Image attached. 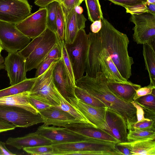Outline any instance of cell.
Masks as SVG:
<instances>
[{"label": "cell", "mask_w": 155, "mask_h": 155, "mask_svg": "<svg viewBox=\"0 0 155 155\" xmlns=\"http://www.w3.org/2000/svg\"><path fill=\"white\" fill-rule=\"evenodd\" d=\"M4 64L11 85L17 84L27 79L25 59L18 51L8 53L4 59Z\"/></svg>", "instance_id": "2e32d148"}, {"label": "cell", "mask_w": 155, "mask_h": 155, "mask_svg": "<svg viewBox=\"0 0 155 155\" xmlns=\"http://www.w3.org/2000/svg\"><path fill=\"white\" fill-rule=\"evenodd\" d=\"M27 0H0V21L16 24L30 15Z\"/></svg>", "instance_id": "8fae6325"}, {"label": "cell", "mask_w": 155, "mask_h": 155, "mask_svg": "<svg viewBox=\"0 0 155 155\" xmlns=\"http://www.w3.org/2000/svg\"><path fill=\"white\" fill-rule=\"evenodd\" d=\"M56 0H35V4L40 7H45L50 3Z\"/></svg>", "instance_id": "681fc988"}, {"label": "cell", "mask_w": 155, "mask_h": 155, "mask_svg": "<svg viewBox=\"0 0 155 155\" xmlns=\"http://www.w3.org/2000/svg\"><path fill=\"white\" fill-rule=\"evenodd\" d=\"M147 1L145 3L140 4L125 9L126 12L131 14L149 13L147 6Z\"/></svg>", "instance_id": "60d3db41"}, {"label": "cell", "mask_w": 155, "mask_h": 155, "mask_svg": "<svg viewBox=\"0 0 155 155\" xmlns=\"http://www.w3.org/2000/svg\"><path fill=\"white\" fill-rule=\"evenodd\" d=\"M37 78V77L27 78L19 83L0 90V98L25 92L30 91Z\"/></svg>", "instance_id": "484cf974"}, {"label": "cell", "mask_w": 155, "mask_h": 155, "mask_svg": "<svg viewBox=\"0 0 155 155\" xmlns=\"http://www.w3.org/2000/svg\"><path fill=\"white\" fill-rule=\"evenodd\" d=\"M65 47L72 65L75 79L78 80L85 72L88 48L87 35L84 29L80 30L73 42L65 43Z\"/></svg>", "instance_id": "5b68a950"}, {"label": "cell", "mask_w": 155, "mask_h": 155, "mask_svg": "<svg viewBox=\"0 0 155 155\" xmlns=\"http://www.w3.org/2000/svg\"><path fill=\"white\" fill-rule=\"evenodd\" d=\"M128 148L132 155H155V140L148 139L117 143Z\"/></svg>", "instance_id": "cb8c5ba5"}, {"label": "cell", "mask_w": 155, "mask_h": 155, "mask_svg": "<svg viewBox=\"0 0 155 155\" xmlns=\"http://www.w3.org/2000/svg\"><path fill=\"white\" fill-rule=\"evenodd\" d=\"M47 16L46 8L40 7L38 11L31 14L15 25L24 34L32 39L47 28Z\"/></svg>", "instance_id": "7c38bea8"}, {"label": "cell", "mask_w": 155, "mask_h": 155, "mask_svg": "<svg viewBox=\"0 0 155 155\" xmlns=\"http://www.w3.org/2000/svg\"><path fill=\"white\" fill-rule=\"evenodd\" d=\"M84 0H56L61 5L64 14H67L80 6Z\"/></svg>", "instance_id": "d590c367"}, {"label": "cell", "mask_w": 155, "mask_h": 155, "mask_svg": "<svg viewBox=\"0 0 155 155\" xmlns=\"http://www.w3.org/2000/svg\"><path fill=\"white\" fill-rule=\"evenodd\" d=\"M69 99L71 105L90 122L98 128L110 134V129L106 119L108 107L92 106L84 103L77 97H69Z\"/></svg>", "instance_id": "4fadbf2b"}, {"label": "cell", "mask_w": 155, "mask_h": 155, "mask_svg": "<svg viewBox=\"0 0 155 155\" xmlns=\"http://www.w3.org/2000/svg\"><path fill=\"white\" fill-rule=\"evenodd\" d=\"M31 40L16 27L15 24L0 21V44L8 53L22 50Z\"/></svg>", "instance_id": "9c48e42d"}, {"label": "cell", "mask_w": 155, "mask_h": 155, "mask_svg": "<svg viewBox=\"0 0 155 155\" xmlns=\"http://www.w3.org/2000/svg\"><path fill=\"white\" fill-rule=\"evenodd\" d=\"M39 114L43 120V124L45 126L52 125L64 127L71 124L84 123L76 120L67 112L52 106L40 111Z\"/></svg>", "instance_id": "e0dca14e"}, {"label": "cell", "mask_w": 155, "mask_h": 155, "mask_svg": "<svg viewBox=\"0 0 155 155\" xmlns=\"http://www.w3.org/2000/svg\"><path fill=\"white\" fill-rule=\"evenodd\" d=\"M16 127L11 124L0 121V133L14 130Z\"/></svg>", "instance_id": "f6af8a7d"}, {"label": "cell", "mask_w": 155, "mask_h": 155, "mask_svg": "<svg viewBox=\"0 0 155 155\" xmlns=\"http://www.w3.org/2000/svg\"><path fill=\"white\" fill-rule=\"evenodd\" d=\"M114 4L124 7L125 9L146 2L147 0H107Z\"/></svg>", "instance_id": "8d00e7d4"}, {"label": "cell", "mask_w": 155, "mask_h": 155, "mask_svg": "<svg viewBox=\"0 0 155 155\" xmlns=\"http://www.w3.org/2000/svg\"><path fill=\"white\" fill-rule=\"evenodd\" d=\"M155 120H151L136 123L132 127L143 130L155 131Z\"/></svg>", "instance_id": "ab89813d"}, {"label": "cell", "mask_w": 155, "mask_h": 155, "mask_svg": "<svg viewBox=\"0 0 155 155\" xmlns=\"http://www.w3.org/2000/svg\"><path fill=\"white\" fill-rule=\"evenodd\" d=\"M0 155H15L14 153L9 150L5 146V143L0 141Z\"/></svg>", "instance_id": "7dc6e473"}, {"label": "cell", "mask_w": 155, "mask_h": 155, "mask_svg": "<svg viewBox=\"0 0 155 155\" xmlns=\"http://www.w3.org/2000/svg\"><path fill=\"white\" fill-rule=\"evenodd\" d=\"M134 101L142 108L155 110V95L151 94L140 97Z\"/></svg>", "instance_id": "e575fe53"}, {"label": "cell", "mask_w": 155, "mask_h": 155, "mask_svg": "<svg viewBox=\"0 0 155 155\" xmlns=\"http://www.w3.org/2000/svg\"><path fill=\"white\" fill-rule=\"evenodd\" d=\"M143 53L150 81V84L155 86V40L143 44Z\"/></svg>", "instance_id": "d4e9b609"}, {"label": "cell", "mask_w": 155, "mask_h": 155, "mask_svg": "<svg viewBox=\"0 0 155 155\" xmlns=\"http://www.w3.org/2000/svg\"><path fill=\"white\" fill-rule=\"evenodd\" d=\"M65 21V42L71 44L74 41L78 31L84 29L87 20L82 14L77 13L74 9L67 14H64Z\"/></svg>", "instance_id": "d6986e66"}, {"label": "cell", "mask_w": 155, "mask_h": 155, "mask_svg": "<svg viewBox=\"0 0 155 155\" xmlns=\"http://www.w3.org/2000/svg\"><path fill=\"white\" fill-rule=\"evenodd\" d=\"M58 60L54 59H47L43 60L36 69L35 77H38L41 75L47 70L53 62Z\"/></svg>", "instance_id": "f35d334b"}, {"label": "cell", "mask_w": 155, "mask_h": 155, "mask_svg": "<svg viewBox=\"0 0 155 155\" xmlns=\"http://www.w3.org/2000/svg\"><path fill=\"white\" fill-rule=\"evenodd\" d=\"M106 119L110 129V133L120 142L128 141L127 129L126 122L119 114L108 108L107 109Z\"/></svg>", "instance_id": "ffe728a7"}, {"label": "cell", "mask_w": 155, "mask_h": 155, "mask_svg": "<svg viewBox=\"0 0 155 155\" xmlns=\"http://www.w3.org/2000/svg\"><path fill=\"white\" fill-rule=\"evenodd\" d=\"M131 103L135 107L136 109V116L137 120L136 123L144 121H150L152 120L144 117V111L143 108L135 101H133L131 102Z\"/></svg>", "instance_id": "b9f144b4"}, {"label": "cell", "mask_w": 155, "mask_h": 155, "mask_svg": "<svg viewBox=\"0 0 155 155\" xmlns=\"http://www.w3.org/2000/svg\"><path fill=\"white\" fill-rule=\"evenodd\" d=\"M35 132L51 140L52 144L86 141L91 138L64 127L49 126L44 124L39 126Z\"/></svg>", "instance_id": "5bb4252c"}, {"label": "cell", "mask_w": 155, "mask_h": 155, "mask_svg": "<svg viewBox=\"0 0 155 155\" xmlns=\"http://www.w3.org/2000/svg\"><path fill=\"white\" fill-rule=\"evenodd\" d=\"M57 93L60 100V104L58 106H53L54 107L67 112L78 120L81 121L85 124L92 125L98 128L90 122L81 113L74 108L62 96L58 90Z\"/></svg>", "instance_id": "4316f807"}, {"label": "cell", "mask_w": 155, "mask_h": 155, "mask_svg": "<svg viewBox=\"0 0 155 155\" xmlns=\"http://www.w3.org/2000/svg\"><path fill=\"white\" fill-rule=\"evenodd\" d=\"M88 19L91 22L101 20L104 17L99 0H84Z\"/></svg>", "instance_id": "83f0119b"}, {"label": "cell", "mask_w": 155, "mask_h": 155, "mask_svg": "<svg viewBox=\"0 0 155 155\" xmlns=\"http://www.w3.org/2000/svg\"><path fill=\"white\" fill-rule=\"evenodd\" d=\"M116 147L122 153V155H132V154L130 150L124 146L117 143Z\"/></svg>", "instance_id": "c3c4849f"}, {"label": "cell", "mask_w": 155, "mask_h": 155, "mask_svg": "<svg viewBox=\"0 0 155 155\" xmlns=\"http://www.w3.org/2000/svg\"><path fill=\"white\" fill-rule=\"evenodd\" d=\"M74 91L77 97L84 103L94 107H107L104 104L98 99L76 86L75 87Z\"/></svg>", "instance_id": "1f68e13d"}, {"label": "cell", "mask_w": 155, "mask_h": 155, "mask_svg": "<svg viewBox=\"0 0 155 155\" xmlns=\"http://www.w3.org/2000/svg\"><path fill=\"white\" fill-rule=\"evenodd\" d=\"M53 75L56 87L68 101L70 103L69 97H77L74 91L76 86L72 83L62 58L56 61L53 71Z\"/></svg>", "instance_id": "9a60e30c"}, {"label": "cell", "mask_w": 155, "mask_h": 155, "mask_svg": "<svg viewBox=\"0 0 155 155\" xmlns=\"http://www.w3.org/2000/svg\"><path fill=\"white\" fill-rule=\"evenodd\" d=\"M56 23L57 28L56 34L59 43L61 44L65 42V21L62 6L59 3L57 10Z\"/></svg>", "instance_id": "f546056e"}, {"label": "cell", "mask_w": 155, "mask_h": 155, "mask_svg": "<svg viewBox=\"0 0 155 155\" xmlns=\"http://www.w3.org/2000/svg\"><path fill=\"white\" fill-rule=\"evenodd\" d=\"M3 48L1 46V45L0 44V54H1V52L3 50Z\"/></svg>", "instance_id": "11a10c76"}, {"label": "cell", "mask_w": 155, "mask_h": 155, "mask_svg": "<svg viewBox=\"0 0 155 155\" xmlns=\"http://www.w3.org/2000/svg\"><path fill=\"white\" fill-rule=\"evenodd\" d=\"M102 27L98 32L101 46L107 51L122 76L127 80L132 75L133 58L129 56V42L127 35L115 28L106 18L101 20Z\"/></svg>", "instance_id": "7a4b0ae2"}, {"label": "cell", "mask_w": 155, "mask_h": 155, "mask_svg": "<svg viewBox=\"0 0 155 155\" xmlns=\"http://www.w3.org/2000/svg\"><path fill=\"white\" fill-rule=\"evenodd\" d=\"M74 9L77 13L79 14H82L83 11L82 8L80 6H76L75 7Z\"/></svg>", "instance_id": "f5cc1de1"}, {"label": "cell", "mask_w": 155, "mask_h": 155, "mask_svg": "<svg viewBox=\"0 0 155 155\" xmlns=\"http://www.w3.org/2000/svg\"><path fill=\"white\" fill-rule=\"evenodd\" d=\"M1 54H0V55Z\"/></svg>", "instance_id": "9f6ffc18"}, {"label": "cell", "mask_w": 155, "mask_h": 155, "mask_svg": "<svg viewBox=\"0 0 155 155\" xmlns=\"http://www.w3.org/2000/svg\"><path fill=\"white\" fill-rule=\"evenodd\" d=\"M128 141H133L148 139L155 140V132L143 130L132 127L129 130L127 136Z\"/></svg>", "instance_id": "f1b7e54d"}, {"label": "cell", "mask_w": 155, "mask_h": 155, "mask_svg": "<svg viewBox=\"0 0 155 155\" xmlns=\"http://www.w3.org/2000/svg\"><path fill=\"white\" fill-rule=\"evenodd\" d=\"M6 143L20 150L29 147L52 145V143L50 140L35 132L23 137H10L6 141Z\"/></svg>", "instance_id": "44dd1931"}, {"label": "cell", "mask_w": 155, "mask_h": 155, "mask_svg": "<svg viewBox=\"0 0 155 155\" xmlns=\"http://www.w3.org/2000/svg\"><path fill=\"white\" fill-rule=\"evenodd\" d=\"M58 42L56 33L47 27L24 48L18 51L25 59L26 72L36 69L50 50Z\"/></svg>", "instance_id": "277c9868"}, {"label": "cell", "mask_w": 155, "mask_h": 155, "mask_svg": "<svg viewBox=\"0 0 155 155\" xmlns=\"http://www.w3.org/2000/svg\"><path fill=\"white\" fill-rule=\"evenodd\" d=\"M59 3L53 1L45 7L47 10V27L48 28L56 33V19L57 10Z\"/></svg>", "instance_id": "4dcf8cb0"}, {"label": "cell", "mask_w": 155, "mask_h": 155, "mask_svg": "<svg viewBox=\"0 0 155 155\" xmlns=\"http://www.w3.org/2000/svg\"><path fill=\"white\" fill-rule=\"evenodd\" d=\"M61 58V46L59 42L56 44L50 50L44 60L47 59H54L58 60Z\"/></svg>", "instance_id": "74e56055"}, {"label": "cell", "mask_w": 155, "mask_h": 155, "mask_svg": "<svg viewBox=\"0 0 155 155\" xmlns=\"http://www.w3.org/2000/svg\"><path fill=\"white\" fill-rule=\"evenodd\" d=\"M88 48L85 68L86 74L91 77L102 72L107 82L128 83L123 78L113 62L107 50L101 45L98 33L87 35Z\"/></svg>", "instance_id": "3957f363"}, {"label": "cell", "mask_w": 155, "mask_h": 155, "mask_svg": "<svg viewBox=\"0 0 155 155\" xmlns=\"http://www.w3.org/2000/svg\"><path fill=\"white\" fill-rule=\"evenodd\" d=\"M29 100L31 104L39 112L52 106L30 96L29 97Z\"/></svg>", "instance_id": "ee69618b"}, {"label": "cell", "mask_w": 155, "mask_h": 155, "mask_svg": "<svg viewBox=\"0 0 155 155\" xmlns=\"http://www.w3.org/2000/svg\"><path fill=\"white\" fill-rule=\"evenodd\" d=\"M5 69L4 59L2 56L0 55V70Z\"/></svg>", "instance_id": "816d5d0a"}, {"label": "cell", "mask_w": 155, "mask_h": 155, "mask_svg": "<svg viewBox=\"0 0 155 155\" xmlns=\"http://www.w3.org/2000/svg\"><path fill=\"white\" fill-rule=\"evenodd\" d=\"M130 21L134 24V41L143 45L155 40V15L149 13L131 14Z\"/></svg>", "instance_id": "30bf717a"}, {"label": "cell", "mask_w": 155, "mask_h": 155, "mask_svg": "<svg viewBox=\"0 0 155 155\" xmlns=\"http://www.w3.org/2000/svg\"><path fill=\"white\" fill-rule=\"evenodd\" d=\"M110 90L117 97L127 102L134 101V98L137 91L141 86L130 81L128 83L107 82Z\"/></svg>", "instance_id": "7402d4cb"}, {"label": "cell", "mask_w": 155, "mask_h": 155, "mask_svg": "<svg viewBox=\"0 0 155 155\" xmlns=\"http://www.w3.org/2000/svg\"><path fill=\"white\" fill-rule=\"evenodd\" d=\"M67 129L83 136L117 143L119 141L109 132L85 123H74L64 127Z\"/></svg>", "instance_id": "ac0fdd59"}, {"label": "cell", "mask_w": 155, "mask_h": 155, "mask_svg": "<svg viewBox=\"0 0 155 155\" xmlns=\"http://www.w3.org/2000/svg\"><path fill=\"white\" fill-rule=\"evenodd\" d=\"M61 44L62 50V58L65 66L72 83L75 85V80L74 74L72 65L65 47V42H63Z\"/></svg>", "instance_id": "836d02e7"}, {"label": "cell", "mask_w": 155, "mask_h": 155, "mask_svg": "<svg viewBox=\"0 0 155 155\" xmlns=\"http://www.w3.org/2000/svg\"><path fill=\"white\" fill-rule=\"evenodd\" d=\"M147 2L148 3L155 4V0H147Z\"/></svg>", "instance_id": "db71d44e"}, {"label": "cell", "mask_w": 155, "mask_h": 155, "mask_svg": "<svg viewBox=\"0 0 155 155\" xmlns=\"http://www.w3.org/2000/svg\"><path fill=\"white\" fill-rule=\"evenodd\" d=\"M56 61L53 62L44 73L37 77L29 91L30 96L53 106H58L60 103L53 75Z\"/></svg>", "instance_id": "52a82bcc"}, {"label": "cell", "mask_w": 155, "mask_h": 155, "mask_svg": "<svg viewBox=\"0 0 155 155\" xmlns=\"http://www.w3.org/2000/svg\"><path fill=\"white\" fill-rule=\"evenodd\" d=\"M29 91L0 98V105L15 106L23 108L35 114L38 111L31 104L29 100Z\"/></svg>", "instance_id": "603a6c76"}, {"label": "cell", "mask_w": 155, "mask_h": 155, "mask_svg": "<svg viewBox=\"0 0 155 155\" xmlns=\"http://www.w3.org/2000/svg\"><path fill=\"white\" fill-rule=\"evenodd\" d=\"M0 121L11 124L16 127H27L43 123L39 114H35L23 108L0 105Z\"/></svg>", "instance_id": "ba28073f"}, {"label": "cell", "mask_w": 155, "mask_h": 155, "mask_svg": "<svg viewBox=\"0 0 155 155\" xmlns=\"http://www.w3.org/2000/svg\"><path fill=\"white\" fill-rule=\"evenodd\" d=\"M101 20H96L93 22L90 26V29L92 33L98 32L102 27Z\"/></svg>", "instance_id": "bcb514c9"}, {"label": "cell", "mask_w": 155, "mask_h": 155, "mask_svg": "<svg viewBox=\"0 0 155 155\" xmlns=\"http://www.w3.org/2000/svg\"><path fill=\"white\" fill-rule=\"evenodd\" d=\"M147 6L148 12L155 15V4L148 3L147 2Z\"/></svg>", "instance_id": "f907efd6"}, {"label": "cell", "mask_w": 155, "mask_h": 155, "mask_svg": "<svg viewBox=\"0 0 155 155\" xmlns=\"http://www.w3.org/2000/svg\"><path fill=\"white\" fill-rule=\"evenodd\" d=\"M155 89V86L150 84L138 89L136 91V93L134 98V101L137 99L148 94H151L153 89Z\"/></svg>", "instance_id": "7bdbcfd3"}, {"label": "cell", "mask_w": 155, "mask_h": 155, "mask_svg": "<svg viewBox=\"0 0 155 155\" xmlns=\"http://www.w3.org/2000/svg\"><path fill=\"white\" fill-rule=\"evenodd\" d=\"M76 86L85 91L104 104L108 108L120 115L126 124L127 130L131 129L137 121L136 109L131 103L116 96L109 89L107 80L101 72L95 77L87 74L76 80Z\"/></svg>", "instance_id": "6da1fadb"}, {"label": "cell", "mask_w": 155, "mask_h": 155, "mask_svg": "<svg viewBox=\"0 0 155 155\" xmlns=\"http://www.w3.org/2000/svg\"><path fill=\"white\" fill-rule=\"evenodd\" d=\"M117 143L91 138L84 141L52 144L53 155H67L69 153L82 151L108 152L114 155H122L116 148Z\"/></svg>", "instance_id": "8992f818"}, {"label": "cell", "mask_w": 155, "mask_h": 155, "mask_svg": "<svg viewBox=\"0 0 155 155\" xmlns=\"http://www.w3.org/2000/svg\"><path fill=\"white\" fill-rule=\"evenodd\" d=\"M23 150L32 155H53L54 148L52 145H40L24 148Z\"/></svg>", "instance_id": "d6a6232c"}]
</instances>
